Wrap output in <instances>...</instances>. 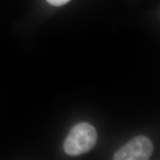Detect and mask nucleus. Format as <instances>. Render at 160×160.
<instances>
[{
    "label": "nucleus",
    "mask_w": 160,
    "mask_h": 160,
    "mask_svg": "<svg viewBox=\"0 0 160 160\" xmlns=\"http://www.w3.org/2000/svg\"><path fill=\"white\" fill-rule=\"evenodd\" d=\"M97 141V133L94 128L86 122L77 124L66 138L64 150L70 156H79L87 153L94 147Z\"/></svg>",
    "instance_id": "nucleus-1"
},
{
    "label": "nucleus",
    "mask_w": 160,
    "mask_h": 160,
    "mask_svg": "<svg viewBox=\"0 0 160 160\" xmlns=\"http://www.w3.org/2000/svg\"><path fill=\"white\" fill-rule=\"evenodd\" d=\"M153 151L151 140L145 136H137L114 153L115 160H148Z\"/></svg>",
    "instance_id": "nucleus-2"
},
{
    "label": "nucleus",
    "mask_w": 160,
    "mask_h": 160,
    "mask_svg": "<svg viewBox=\"0 0 160 160\" xmlns=\"http://www.w3.org/2000/svg\"><path fill=\"white\" fill-rule=\"evenodd\" d=\"M50 5L53 6H62L63 5H65L71 0H46Z\"/></svg>",
    "instance_id": "nucleus-3"
}]
</instances>
